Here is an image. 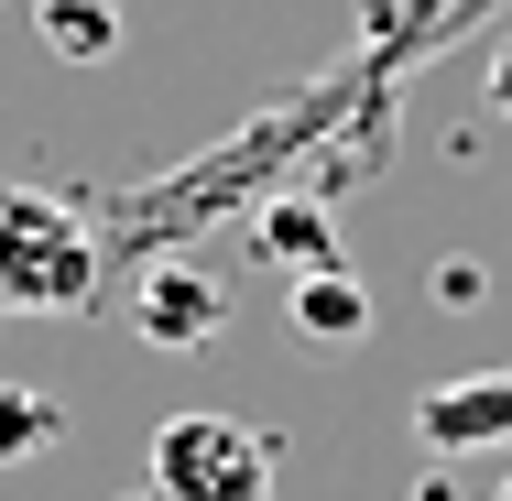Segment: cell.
I'll return each mask as SVG.
<instances>
[{
    "label": "cell",
    "mask_w": 512,
    "mask_h": 501,
    "mask_svg": "<svg viewBox=\"0 0 512 501\" xmlns=\"http://www.w3.org/2000/svg\"><path fill=\"white\" fill-rule=\"evenodd\" d=\"M55 436H66L55 393H33V382H0V469H11V458H33V447H55Z\"/></svg>",
    "instance_id": "cell-7"
},
{
    "label": "cell",
    "mask_w": 512,
    "mask_h": 501,
    "mask_svg": "<svg viewBox=\"0 0 512 501\" xmlns=\"http://www.w3.org/2000/svg\"><path fill=\"white\" fill-rule=\"evenodd\" d=\"M502 501H512V491H502Z\"/></svg>",
    "instance_id": "cell-9"
},
{
    "label": "cell",
    "mask_w": 512,
    "mask_h": 501,
    "mask_svg": "<svg viewBox=\"0 0 512 501\" xmlns=\"http://www.w3.org/2000/svg\"><path fill=\"white\" fill-rule=\"evenodd\" d=\"M153 501H273V436L240 414H164L153 425Z\"/></svg>",
    "instance_id": "cell-2"
},
{
    "label": "cell",
    "mask_w": 512,
    "mask_h": 501,
    "mask_svg": "<svg viewBox=\"0 0 512 501\" xmlns=\"http://www.w3.org/2000/svg\"><path fill=\"white\" fill-rule=\"evenodd\" d=\"M425 447L436 458H469V447H512V371H469V382H436L414 403Z\"/></svg>",
    "instance_id": "cell-3"
},
{
    "label": "cell",
    "mask_w": 512,
    "mask_h": 501,
    "mask_svg": "<svg viewBox=\"0 0 512 501\" xmlns=\"http://www.w3.org/2000/svg\"><path fill=\"white\" fill-rule=\"evenodd\" d=\"M295 338L306 349H360L371 338V295L327 262V273H295Z\"/></svg>",
    "instance_id": "cell-5"
},
{
    "label": "cell",
    "mask_w": 512,
    "mask_h": 501,
    "mask_svg": "<svg viewBox=\"0 0 512 501\" xmlns=\"http://www.w3.org/2000/svg\"><path fill=\"white\" fill-rule=\"evenodd\" d=\"M99 295V240L66 197H0V316H77Z\"/></svg>",
    "instance_id": "cell-1"
},
{
    "label": "cell",
    "mask_w": 512,
    "mask_h": 501,
    "mask_svg": "<svg viewBox=\"0 0 512 501\" xmlns=\"http://www.w3.org/2000/svg\"><path fill=\"white\" fill-rule=\"evenodd\" d=\"M262 240H273L295 273H327V262H338V251H327V218H306V207H273V218H262Z\"/></svg>",
    "instance_id": "cell-8"
},
{
    "label": "cell",
    "mask_w": 512,
    "mask_h": 501,
    "mask_svg": "<svg viewBox=\"0 0 512 501\" xmlns=\"http://www.w3.org/2000/svg\"><path fill=\"white\" fill-rule=\"evenodd\" d=\"M131 316H142V349H207L218 316H229V295H218V273H197V262H153L142 295H131Z\"/></svg>",
    "instance_id": "cell-4"
},
{
    "label": "cell",
    "mask_w": 512,
    "mask_h": 501,
    "mask_svg": "<svg viewBox=\"0 0 512 501\" xmlns=\"http://www.w3.org/2000/svg\"><path fill=\"white\" fill-rule=\"evenodd\" d=\"M33 44L66 66H109L120 55V0H33Z\"/></svg>",
    "instance_id": "cell-6"
}]
</instances>
